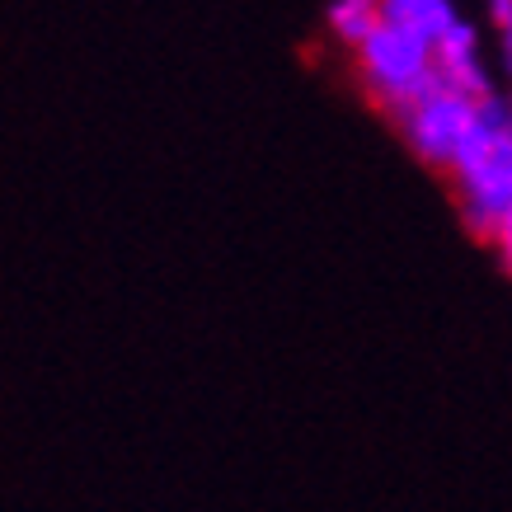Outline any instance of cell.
<instances>
[{"instance_id": "8", "label": "cell", "mask_w": 512, "mask_h": 512, "mask_svg": "<svg viewBox=\"0 0 512 512\" xmlns=\"http://www.w3.org/2000/svg\"><path fill=\"white\" fill-rule=\"evenodd\" d=\"M494 249H498V264H503V268L512 273V235H498Z\"/></svg>"}, {"instance_id": "6", "label": "cell", "mask_w": 512, "mask_h": 512, "mask_svg": "<svg viewBox=\"0 0 512 512\" xmlns=\"http://www.w3.org/2000/svg\"><path fill=\"white\" fill-rule=\"evenodd\" d=\"M489 24H494V33L508 29L512 24V0H494V5H489Z\"/></svg>"}, {"instance_id": "4", "label": "cell", "mask_w": 512, "mask_h": 512, "mask_svg": "<svg viewBox=\"0 0 512 512\" xmlns=\"http://www.w3.org/2000/svg\"><path fill=\"white\" fill-rule=\"evenodd\" d=\"M381 19L395 24V29H404V33H414L419 43L437 47L442 33H447L461 15H456V5H447V0H386V5H381Z\"/></svg>"}, {"instance_id": "1", "label": "cell", "mask_w": 512, "mask_h": 512, "mask_svg": "<svg viewBox=\"0 0 512 512\" xmlns=\"http://www.w3.org/2000/svg\"><path fill=\"white\" fill-rule=\"evenodd\" d=\"M447 179L456 188L461 226L475 240L494 245L498 235H512V132H489L475 123Z\"/></svg>"}, {"instance_id": "5", "label": "cell", "mask_w": 512, "mask_h": 512, "mask_svg": "<svg viewBox=\"0 0 512 512\" xmlns=\"http://www.w3.org/2000/svg\"><path fill=\"white\" fill-rule=\"evenodd\" d=\"M329 19V33L339 38L343 47H367V38H372L376 29H381V5H372V0H334L325 10Z\"/></svg>"}, {"instance_id": "3", "label": "cell", "mask_w": 512, "mask_h": 512, "mask_svg": "<svg viewBox=\"0 0 512 512\" xmlns=\"http://www.w3.org/2000/svg\"><path fill=\"white\" fill-rule=\"evenodd\" d=\"M433 66L447 90L466 94L475 104H484V99L498 94L494 76H489V66H484V57H480V29H475L470 19H456V24L442 33V43L433 47Z\"/></svg>"}, {"instance_id": "2", "label": "cell", "mask_w": 512, "mask_h": 512, "mask_svg": "<svg viewBox=\"0 0 512 512\" xmlns=\"http://www.w3.org/2000/svg\"><path fill=\"white\" fill-rule=\"evenodd\" d=\"M475 123H480V104H475V99H466V94H456V90H437L433 99H423L419 109L404 113L395 127H400L404 146H409L423 165H433V170L447 174L456 151H461L466 137L475 132Z\"/></svg>"}, {"instance_id": "7", "label": "cell", "mask_w": 512, "mask_h": 512, "mask_svg": "<svg viewBox=\"0 0 512 512\" xmlns=\"http://www.w3.org/2000/svg\"><path fill=\"white\" fill-rule=\"evenodd\" d=\"M498 57H503V71H508V80H512V24L498 29Z\"/></svg>"}]
</instances>
